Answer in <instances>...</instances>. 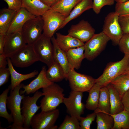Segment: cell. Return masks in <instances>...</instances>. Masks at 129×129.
Instances as JSON below:
<instances>
[{"label": "cell", "mask_w": 129, "mask_h": 129, "mask_svg": "<svg viewBox=\"0 0 129 129\" xmlns=\"http://www.w3.org/2000/svg\"><path fill=\"white\" fill-rule=\"evenodd\" d=\"M24 84L21 83L17 86L13 90H11L7 100V106L11 112L14 119L12 125L9 128L11 129H25L21 112V104L25 96L21 95L19 92Z\"/></svg>", "instance_id": "6da1fadb"}, {"label": "cell", "mask_w": 129, "mask_h": 129, "mask_svg": "<svg viewBox=\"0 0 129 129\" xmlns=\"http://www.w3.org/2000/svg\"><path fill=\"white\" fill-rule=\"evenodd\" d=\"M42 91L44 96L40 102L41 111L55 109L63 103L64 97V90L57 84L54 83L42 88Z\"/></svg>", "instance_id": "7a4b0ae2"}, {"label": "cell", "mask_w": 129, "mask_h": 129, "mask_svg": "<svg viewBox=\"0 0 129 129\" xmlns=\"http://www.w3.org/2000/svg\"><path fill=\"white\" fill-rule=\"evenodd\" d=\"M129 66V55L124 54L120 60L112 62L108 64L102 75L95 79V83L101 88L107 86L118 76L124 74Z\"/></svg>", "instance_id": "3957f363"}, {"label": "cell", "mask_w": 129, "mask_h": 129, "mask_svg": "<svg viewBox=\"0 0 129 129\" xmlns=\"http://www.w3.org/2000/svg\"><path fill=\"white\" fill-rule=\"evenodd\" d=\"M32 45L39 61L45 64L48 67L54 63V48L51 38L43 33Z\"/></svg>", "instance_id": "277c9868"}, {"label": "cell", "mask_w": 129, "mask_h": 129, "mask_svg": "<svg viewBox=\"0 0 129 129\" xmlns=\"http://www.w3.org/2000/svg\"><path fill=\"white\" fill-rule=\"evenodd\" d=\"M110 38L103 32L95 34L85 43L84 54L85 58L92 61L104 49Z\"/></svg>", "instance_id": "5b68a950"}, {"label": "cell", "mask_w": 129, "mask_h": 129, "mask_svg": "<svg viewBox=\"0 0 129 129\" xmlns=\"http://www.w3.org/2000/svg\"><path fill=\"white\" fill-rule=\"evenodd\" d=\"M43 96V92L37 91L32 97L25 96L21 102L22 106L21 112L25 129H30L31 119L36 113L41 108L37 105L36 102L38 99Z\"/></svg>", "instance_id": "8992f818"}, {"label": "cell", "mask_w": 129, "mask_h": 129, "mask_svg": "<svg viewBox=\"0 0 129 129\" xmlns=\"http://www.w3.org/2000/svg\"><path fill=\"white\" fill-rule=\"evenodd\" d=\"M59 114V109L41 111L35 114L32 118L31 126L32 129H56L55 125Z\"/></svg>", "instance_id": "52a82bcc"}, {"label": "cell", "mask_w": 129, "mask_h": 129, "mask_svg": "<svg viewBox=\"0 0 129 129\" xmlns=\"http://www.w3.org/2000/svg\"><path fill=\"white\" fill-rule=\"evenodd\" d=\"M119 17L115 11L109 13L105 18L102 31L115 45H118L124 34L119 22Z\"/></svg>", "instance_id": "ba28073f"}, {"label": "cell", "mask_w": 129, "mask_h": 129, "mask_svg": "<svg viewBox=\"0 0 129 129\" xmlns=\"http://www.w3.org/2000/svg\"><path fill=\"white\" fill-rule=\"evenodd\" d=\"M43 25L42 16H36L26 22L21 32L26 44L33 45L39 38L42 34Z\"/></svg>", "instance_id": "9c48e42d"}, {"label": "cell", "mask_w": 129, "mask_h": 129, "mask_svg": "<svg viewBox=\"0 0 129 129\" xmlns=\"http://www.w3.org/2000/svg\"><path fill=\"white\" fill-rule=\"evenodd\" d=\"M44 21L43 33L51 38L58 30L66 17L64 16L51 8L42 16Z\"/></svg>", "instance_id": "30bf717a"}, {"label": "cell", "mask_w": 129, "mask_h": 129, "mask_svg": "<svg viewBox=\"0 0 129 129\" xmlns=\"http://www.w3.org/2000/svg\"><path fill=\"white\" fill-rule=\"evenodd\" d=\"M72 91L88 92L95 83V79L91 76L70 69L66 77Z\"/></svg>", "instance_id": "8fae6325"}, {"label": "cell", "mask_w": 129, "mask_h": 129, "mask_svg": "<svg viewBox=\"0 0 129 129\" xmlns=\"http://www.w3.org/2000/svg\"><path fill=\"white\" fill-rule=\"evenodd\" d=\"M13 65L17 67H28L39 61L32 45L27 44L10 58Z\"/></svg>", "instance_id": "7c38bea8"}, {"label": "cell", "mask_w": 129, "mask_h": 129, "mask_svg": "<svg viewBox=\"0 0 129 129\" xmlns=\"http://www.w3.org/2000/svg\"><path fill=\"white\" fill-rule=\"evenodd\" d=\"M83 96L82 92L71 91L68 97H64L63 102L68 114L76 117L79 121L85 108L82 102Z\"/></svg>", "instance_id": "4fadbf2b"}, {"label": "cell", "mask_w": 129, "mask_h": 129, "mask_svg": "<svg viewBox=\"0 0 129 129\" xmlns=\"http://www.w3.org/2000/svg\"><path fill=\"white\" fill-rule=\"evenodd\" d=\"M5 36L3 54L7 58H10L27 44L21 31Z\"/></svg>", "instance_id": "5bb4252c"}, {"label": "cell", "mask_w": 129, "mask_h": 129, "mask_svg": "<svg viewBox=\"0 0 129 129\" xmlns=\"http://www.w3.org/2000/svg\"><path fill=\"white\" fill-rule=\"evenodd\" d=\"M95 29L90 24L83 20L71 25L68 31V35L84 43L89 40L95 34Z\"/></svg>", "instance_id": "9a60e30c"}, {"label": "cell", "mask_w": 129, "mask_h": 129, "mask_svg": "<svg viewBox=\"0 0 129 129\" xmlns=\"http://www.w3.org/2000/svg\"><path fill=\"white\" fill-rule=\"evenodd\" d=\"M47 70L45 66H43L37 76L29 84L22 87L23 90H20L19 93L22 95L25 93L28 95L35 93L39 89L46 87L54 83L50 81L46 75Z\"/></svg>", "instance_id": "2e32d148"}, {"label": "cell", "mask_w": 129, "mask_h": 129, "mask_svg": "<svg viewBox=\"0 0 129 129\" xmlns=\"http://www.w3.org/2000/svg\"><path fill=\"white\" fill-rule=\"evenodd\" d=\"M36 17L25 8L22 7L17 11L6 35L21 31L23 27L27 21Z\"/></svg>", "instance_id": "e0dca14e"}, {"label": "cell", "mask_w": 129, "mask_h": 129, "mask_svg": "<svg viewBox=\"0 0 129 129\" xmlns=\"http://www.w3.org/2000/svg\"><path fill=\"white\" fill-rule=\"evenodd\" d=\"M55 39L59 47L66 52L70 49L84 46L85 43L79 40L67 35H64L59 32L56 33Z\"/></svg>", "instance_id": "ac0fdd59"}, {"label": "cell", "mask_w": 129, "mask_h": 129, "mask_svg": "<svg viewBox=\"0 0 129 129\" xmlns=\"http://www.w3.org/2000/svg\"><path fill=\"white\" fill-rule=\"evenodd\" d=\"M8 65L10 73L11 84L9 86L11 90H13L22 81L35 77L38 74V71L35 70L28 74H23L17 72L14 68L10 58H7Z\"/></svg>", "instance_id": "d6986e66"}, {"label": "cell", "mask_w": 129, "mask_h": 129, "mask_svg": "<svg viewBox=\"0 0 129 129\" xmlns=\"http://www.w3.org/2000/svg\"><path fill=\"white\" fill-rule=\"evenodd\" d=\"M22 7L36 16H42L51 7L40 0H21Z\"/></svg>", "instance_id": "ffe728a7"}, {"label": "cell", "mask_w": 129, "mask_h": 129, "mask_svg": "<svg viewBox=\"0 0 129 129\" xmlns=\"http://www.w3.org/2000/svg\"><path fill=\"white\" fill-rule=\"evenodd\" d=\"M84 46L71 49L66 53L70 69L80 68L83 60L85 58Z\"/></svg>", "instance_id": "44dd1931"}, {"label": "cell", "mask_w": 129, "mask_h": 129, "mask_svg": "<svg viewBox=\"0 0 129 129\" xmlns=\"http://www.w3.org/2000/svg\"><path fill=\"white\" fill-rule=\"evenodd\" d=\"M54 48V61L59 63L63 69L67 76L70 69L66 52L62 50L58 44L54 36L51 38Z\"/></svg>", "instance_id": "7402d4cb"}, {"label": "cell", "mask_w": 129, "mask_h": 129, "mask_svg": "<svg viewBox=\"0 0 129 129\" xmlns=\"http://www.w3.org/2000/svg\"><path fill=\"white\" fill-rule=\"evenodd\" d=\"M93 0H81L74 7L69 15L67 17L59 30L63 28L70 21L81 15L86 10L92 9Z\"/></svg>", "instance_id": "603a6c76"}, {"label": "cell", "mask_w": 129, "mask_h": 129, "mask_svg": "<svg viewBox=\"0 0 129 129\" xmlns=\"http://www.w3.org/2000/svg\"><path fill=\"white\" fill-rule=\"evenodd\" d=\"M109 91L111 105L110 113L114 114L124 110L119 93L114 86L110 83L107 86Z\"/></svg>", "instance_id": "cb8c5ba5"}, {"label": "cell", "mask_w": 129, "mask_h": 129, "mask_svg": "<svg viewBox=\"0 0 129 129\" xmlns=\"http://www.w3.org/2000/svg\"><path fill=\"white\" fill-rule=\"evenodd\" d=\"M17 11L4 8L0 11V35H5Z\"/></svg>", "instance_id": "d4e9b609"}, {"label": "cell", "mask_w": 129, "mask_h": 129, "mask_svg": "<svg viewBox=\"0 0 129 129\" xmlns=\"http://www.w3.org/2000/svg\"><path fill=\"white\" fill-rule=\"evenodd\" d=\"M46 75L48 80L53 83L59 82L64 78L66 79L63 69L59 63L55 61L48 67Z\"/></svg>", "instance_id": "484cf974"}, {"label": "cell", "mask_w": 129, "mask_h": 129, "mask_svg": "<svg viewBox=\"0 0 129 129\" xmlns=\"http://www.w3.org/2000/svg\"><path fill=\"white\" fill-rule=\"evenodd\" d=\"M111 105L110 95L107 86L101 88L97 107L94 111L96 113L101 112L110 113Z\"/></svg>", "instance_id": "4316f807"}, {"label": "cell", "mask_w": 129, "mask_h": 129, "mask_svg": "<svg viewBox=\"0 0 129 129\" xmlns=\"http://www.w3.org/2000/svg\"><path fill=\"white\" fill-rule=\"evenodd\" d=\"M101 88L98 84L95 83L88 92V96L85 105L87 109L94 111L97 108Z\"/></svg>", "instance_id": "83f0119b"}, {"label": "cell", "mask_w": 129, "mask_h": 129, "mask_svg": "<svg viewBox=\"0 0 129 129\" xmlns=\"http://www.w3.org/2000/svg\"><path fill=\"white\" fill-rule=\"evenodd\" d=\"M81 0H60L51 7L66 17L70 14L72 9Z\"/></svg>", "instance_id": "f1b7e54d"}, {"label": "cell", "mask_w": 129, "mask_h": 129, "mask_svg": "<svg viewBox=\"0 0 129 129\" xmlns=\"http://www.w3.org/2000/svg\"><path fill=\"white\" fill-rule=\"evenodd\" d=\"M96 113L97 129H112L114 121L112 115L110 114L101 112Z\"/></svg>", "instance_id": "f546056e"}, {"label": "cell", "mask_w": 129, "mask_h": 129, "mask_svg": "<svg viewBox=\"0 0 129 129\" xmlns=\"http://www.w3.org/2000/svg\"><path fill=\"white\" fill-rule=\"evenodd\" d=\"M110 83L117 90L121 99L123 95L129 90V77L125 74L121 75L114 79Z\"/></svg>", "instance_id": "4dcf8cb0"}, {"label": "cell", "mask_w": 129, "mask_h": 129, "mask_svg": "<svg viewBox=\"0 0 129 129\" xmlns=\"http://www.w3.org/2000/svg\"><path fill=\"white\" fill-rule=\"evenodd\" d=\"M114 124L112 129H129V112L124 109L118 113L111 114Z\"/></svg>", "instance_id": "1f68e13d"}, {"label": "cell", "mask_w": 129, "mask_h": 129, "mask_svg": "<svg viewBox=\"0 0 129 129\" xmlns=\"http://www.w3.org/2000/svg\"><path fill=\"white\" fill-rule=\"evenodd\" d=\"M10 90L11 89L9 87L0 95V116L6 119L9 124L14 122L12 115L11 114L9 113L6 108L8 95Z\"/></svg>", "instance_id": "d6a6232c"}, {"label": "cell", "mask_w": 129, "mask_h": 129, "mask_svg": "<svg viewBox=\"0 0 129 129\" xmlns=\"http://www.w3.org/2000/svg\"><path fill=\"white\" fill-rule=\"evenodd\" d=\"M58 129H80L79 121L76 117L67 115Z\"/></svg>", "instance_id": "836d02e7"}, {"label": "cell", "mask_w": 129, "mask_h": 129, "mask_svg": "<svg viewBox=\"0 0 129 129\" xmlns=\"http://www.w3.org/2000/svg\"><path fill=\"white\" fill-rule=\"evenodd\" d=\"M96 116V113L94 111L87 115L85 117H81L79 120L80 129H90L91 125Z\"/></svg>", "instance_id": "e575fe53"}, {"label": "cell", "mask_w": 129, "mask_h": 129, "mask_svg": "<svg viewBox=\"0 0 129 129\" xmlns=\"http://www.w3.org/2000/svg\"><path fill=\"white\" fill-rule=\"evenodd\" d=\"M115 1V0H93L92 9L96 14H98L103 6L106 5H113Z\"/></svg>", "instance_id": "d590c367"}, {"label": "cell", "mask_w": 129, "mask_h": 129, "mask_svg": "<svg viewBox=\"0 0 129 129\" xmlns=\"http://www.w3.org/2000/svg\"><path fill=\"white\" fill-rule=\"evenodd\" d=\"M115 12L120 16L129 14V0L122 2L116 3Z\"/></svg>", "instance_id": "8d00e7d4"}, {"label": "cell", "mask_w": 129, "mask_h": 129, "mask_svg": "<svg viewBox=\"0 0 129 129\" xmlns=\"http://www.w3.org/2000/svg\"><path fill=\"white\" fill-rule=\"evenodd\" d=\"M118 45L120 49L124 54L129 55V33L124 34Z\"/></svg>", "instance_id": "74e56055"}, {"label": "cell", "mask_w": 129, "mask_h": 129, "mask_svg": "<svg viewBox=\"0 0 129 129\" xmlns=\"http://www.w3.org/2000/svg\"><path fill=\"white\" fill-rule=\"evenodd\" d=\"M119 21L124 33H129V14L119 16Z\"/></svg>", "instance_id": "f35d334b"}, {"label": "cell", "mask_w": 129, "mask_h": 129, "mask_svg": "<svg viewBox=\"0 0 129 129\" xmlns=\"http://www.w3.org/2000/svg\"><path fill=\"white\" fill-rule=\"evenodd\" d=\"M10 75V72L8 68H0V87L7 82Z\"/></svg>", "instance_id": "ab89813d"}, {"label": "cell", "mask_w": 129, "mask_h": 129, "mask_svg": "<svg viewBox=\"0 0 129 129\" xmlns=\"http://www.w3.org/2000/svg\"><path fill=\"white\" fill-rule=\"evenodd\" d=\"M7 4L8 8L17 11L22 7L21 0H3Z\"/></svg>", "instance_id": "60d3db41"}, {"label": "cell", "mask_w": 129, "mask_h": 129, "mask_svg": "<svg viewBox=\"0 0 129 129\" xmlns=\"http://www.w3.org/2000/svg\"><path fill=\"white\" fill-rule=\"evenodd\" d=\"M121 100L124 109L129 112V90L123 95Z\"/></svg>", "instance_id": "b9f144b4"}, {"label": "cell", "mask_w": 129, "mask_h": 129, "mask_svg": "<svg viewBox=\"0 0 129 129\" xmlns=\"http://www.w3.org/2000/svg\"><path fill=\"white\" fill-rule=\"evenodd\" d=\"M7 64V58L3 54H0V68H5Z\"/></svg>", "instance_id": "7bdbcfd3"}, {"label": "cell", "mask_w": 129, "mask_h": 129, "mask_svg": "<svg viewBox=\"0 0 129 129\" xmlns=\"http://www.w3.org/2000/svg\"><path fill=\"white\" fill-rule=\"evenodd\" d=\"M5 41V36L0 35V54H3Z\"/></svg>", "instance_id": "ee69618b"}, {"label": "cell", "mask_w": 129, "mask_h": 129, "mask_svg": "<svg viewBox=\"0 0 129 129\" xmlns=\"http://www.w3.org/2000/svg\"><path fill=\"white\" fill-rule=\"evenodd\" d=\"M43 3L51 7L53 6L60 0H40Z\"/></svg>", "instance_id": "f6af8a7d"}, {"label": "cell", "mask_w": 129, "mask_h": 129, "mask_svg": "<svg viewBox=\"0 0 129 129\" xmlns=\"http://www.w3.org/2000/svg\"><path fill=\"white\" fill-rule=\"evenodd\" d=\"M115 0L117 3L124 2L129 0Z\"/></svg>", "instance_id": "bcb514c9"}, {"label": "cell", "mask_w": 129, "mask_h": 129, "mask_svg": "<svg viewBox=\"0 0 129 129\" xmlns=\"http://www.w3.org/2000/svg\"><path fill=\"white\" fill-rule=\"evenodd\" d=\"M124 74L126 75L129 77V66Z\"/></svg>", "instance_id": "7dc6e473"}]
</instances>
